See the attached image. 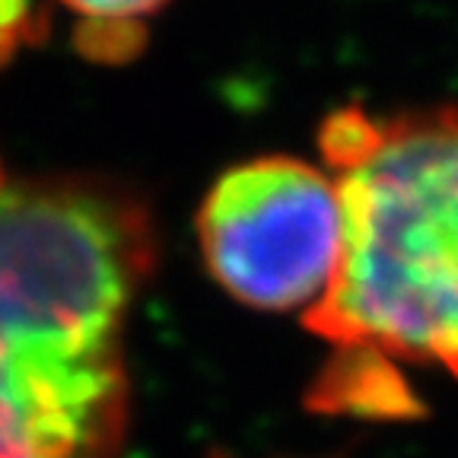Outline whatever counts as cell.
<instances>
[{"mask_svg":"<svg viewBox=\"0 0 458 458\" xmlns=\"http://www.w3.org/2000/svg\"><path fill=\"white\" fill-rule=\"evenodd\" d=\"M318 147L341 188L344 249L306 325L337 357L458 376V108H337Z\"/></svg>","mask_w":458,"mask_h":458,"instance_id":"obj_2","label":"cell"},{"mask_svg":"<svg viewBox=\"0 0 458 458\" xmlns=\"http://www.w3.org/2000/svg\"><path fill=\"white\" fill-rule=\"evenodd\" d=\"M153 265V214L122 182L0 179V458H118Z\"/></svg>","mask_w":458,"mask_h":458,"instance_id":"obj_1","label":"cell"},{"mask_svg":"<svg viewBox=\"0 0 458 458\" xmlns=\"http://www.w3.org/2000/svg\"><path fill=\"white\" fill-rule=\"evenodd\" d=\"M61 4L86 22H137L140 16L157 13L169 0H61Z\"/></svg>","mask_w":458,"mask_h":458,"instance_id":"obj_5","label":"cell"},{"mask_svg":"<svg viewBox=\"0 0 458 458\" xmlns=\"http://www.w3.org/2000/svg\"><path fill=\"white\" fill-rule=\"evenodd\" d=\"M45 26H48V16L36 7V0H0V71L20 48L42 42Z\"/></svg>","mask_w":458,"mask_h":458,"instance_id":"obj_4","label":"cell"},{"mask_svg":"<svg viewBox=\"0 0 458 458\" xmlns=\"http://www.w3.org/2000/svg\"><path fill=\"white\" fill-rule=\"evenodd\" d=\"M210 277L242 306L312 312L337 277L341 188L296 157H258L226 169L198 210Z\"/></svg>","mask_w":458,"mask_h":458,"instance_id":"obj_3","label":"cell"}]
</instances>
